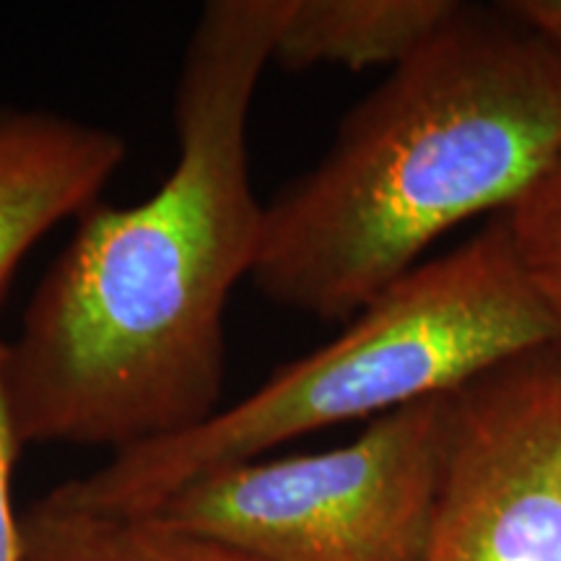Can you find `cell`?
Returning a JSON list of instances; mask_svg holds the SVG:
<instances>
[{"label": "cell", "mask_w": 561, "mask_h": 561, "mask_svg": "<svg viewBox=\"0 0 561 561\" xmlns=\"http://www.w3.org/2000/svg\"><path fill=\"white\" fill-rule=\"evenodd\" d=\"M291 0H210L174 87L178 159L149 198L96 201L5 343V396L26 445L112 455L221 411L227 307L250 278L263 203L250 110Z\"/></svg>", "instance_id": "6da1fadb"}, {"label": "cell", "mask_w": 561, "mask_h": 561, "mask_svg": "<svg viewBox=\"0 0 561 561\" xmlns=\"http://www.w3.org/2000/svg\"><path fill=\"white\" fill-rule=\"evenodd\" d=\"M559 157L561 47L502 5H466L265 203L250 280L346 325L447 231L507 214Z\"/></svg>", "instance_id": "7a4b0ae2"}, {"label": "cell", "mask_w": 561, "mask_h": 561, "mask_svg": "<svg viewBox=\"0 0 561 561\" xmlns=\"http://www.w3.org/2000/svg\"><path fill=\"white\" fill-rule=\"evenodd\" d=\"M561 343L525 273L504 214L447 255L416 265L356 312L331 343L178 437L110 455L55 486L70 507L149 515L182 486L346 421L450 396L517 356Z\"/></svg>", "instance_id": "3957f363"}, {"label": "cell", "mask_w": 561, "mask_h": 561, "mask_svg": "<svg viewBox=\"0 0 561 561\" xmlns=\"http://www.w3.org/2000/svg\"><path fill=\"white\" fill-rule=\"evenodd\" d=\"M453 396L371 419L333 450L201 476L153 515L261 561H424L445 483Z\"/></svg>", "instance_id": "277c9868"}, {"label": "cell", "mask_w": 561, "mask_h": 561, "mask_svg": "<svg viewBox=\"0 0 561 561\" xmlns=\"http://www.w3.org/2000/svg\"><path fill=\"white\" fill-rule=\"evenodd\" d=\"M424 561H561V343L455 390Z\"/></svg>", "instance_id": "5b68a950"}, {"label": "cell", "mask_w": 561, "mask_h": 561, "mask_svg": "<svg viewBox=\"0 0 561 561\" xmlns=\"http://www.w3.org/2000/svg\"><path fill=\"white\" fill-rule=\"evenodd\" d=\"M128 161L123 133L42 107H0V305L60 221L79 219Z\"/></svg>", "instance_id": "8992f818"}, {"label": "cell", "mask_w": 561, "mask_h": 561, "mask_svg": "<svg viewBox=\"0 0 561 561\" xmlns=\"http://www.w3.org/2000/svg\"><path fill=\"white\" fill-rule=\"evenodd\" d=\"M462 9L455 0H291L271 62L291 73L320 66L396 70Z\"/></svg>", "instance_id": "52a82bcc"}, {"label": "cell", "mask_w": 561, "mask_h": 561, "mask_svg": "<svg viewBox=\"0 0 561 561\" xmlns=\"http://www.w3.org/2000/svg\"><path fill=\"white\" fill-rule=\"evenodd\" d=\"M24 561H261L153 515L70 507L47 491L21 512Z\"/></svg>", "instance_id": "ba28073f"}, {"label": "cell", "mask_w": 561, "mask_h": 561, "mask_svg": "<svg viewBox=\"0 0 561 561\" xmlns=\"http://www.w3.org/2000/svg\"><path fill=\"white\" fill-rule=\"evenodd\" d=\"M504 219L525 273L561 328V157Z\"/></svg>", "instance_id": "9c48e42d"}, {"label": "cell", "mask_w": 561, "mask_h": 561, "mask_svg": "<svg viewBox=\"0 0 561 561\" xmlns=\"http://www.w3.org/2000/svg\"><path fill=\"white\" fill-rule=\"evenodd\" d=\"M5 343L0 341V561H24V533L21 512L13 507V468L24 450L16 424H13L9 396H5Z\"/></svg>", "instance_id": "30bf717a"}, {"label": "cell", "mask_w": 561, "mask_h": 561, "mask_svg": "<svg viewBox=\"0 0 561 561\" xmlns=\"http://www.w3.org/2000/svg\"><path fill=\"white\" fill-rule=\"evenodd\" d=\"M502 9L561 47V0H512Z\"/></svg>", "instance_id": "8fae6325"}]
</instances>
